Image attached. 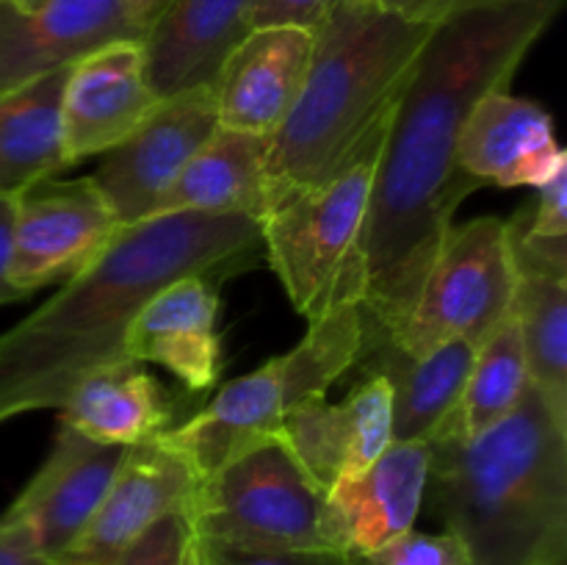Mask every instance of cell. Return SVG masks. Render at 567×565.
<instances>
[{"instance_id": "1", "label": "cell", "mask_w": 567, "mask_h": 565, "mask_svg": "<svg viewBox=\"0 0 567 565\" xmlns=\"http://www.w3.org/2000/svg\"><path fill=\"white\" fill-rule=\"evenodd\" d=\"M565 0H485L435 22L396 105L363 222V352L402 332L457 208L485 188L457 161L487 92L509 89Z\"/></svg>"}, {"instance_id": "2", "label": "cell", "mask_w": 567, "mask_h": 565, "mask_svg": "<svg viewBox=\"0 0 567 565\" xmlns=\"http://www.w3.org/2000/svg\"><path fill=\"white\" fill-rule=\"evenodd\" d=\"M260 255V222L244 214L183 210L122 227L92 266L0 336V424L59 410L89 371L127 360V330L155 291L188 275L221 282Z\"/></svg>"}, {"instance_id": "3", "label": "cell", "mask_w": 567, "mask_h": 565, "mask_svg": "<svg viewBox=\"0 0 567 565\" xmlns=\"http://www.w3.org/2000/svg\"><path fill=\"white\" fill-rule=\"evenodd\" d=\"M430 31L377 0H332L313 28L302 92L269 138V210L330 183L388 136Z\"/></svg>"}, {"instance_id": "4", "label": "cell", "mask_w": 567, "mask_h": 565, "mask_svg": "<svg viewBox=\"0 0 567 565\" xmlns=\"http://www.w3.org/2000/svg\"><path fill=\"white\" fill-rule=\"evenodd\" d=\"M424 502L474 565H567V427L529 386L498 424L441 432Z\"/></svg>"}, {"instance_id": "5", "label": "cell", "mask_w": 567, "mask_h": 565, "mask_svg": "<svg viewBox=\"0 0 567 565\" xmlns=\"http://www.w3.org/2000/svg\"><path fill=\"white\" fill-rule=\"evenodd\" d=\"M360 355V308L336 310L310 321L302 341L286 355L227 382L208 408L166 430L158 441L181 454L194 474L205 480L236 454L277 438L282 419L305 399L327 397V391L354 369Z\"/></svg>"}, {"instance_id": "6", "label": "cell", "mask_w": 567, "mask_h": 565, "mask_svg": "<svg viewBox=\"0 0 567 565\" xmlns=\"http://www.w3.org/2000/svg\"><path fill=\"white\" fill-rule=\"evenodd\" d=\"M382 144L385 138L330 183L282 199L260 219L266 260L308 325L363 308V222Z\"/></svg>"}, {"instance_id": "7", "label": "cell", "mask_w": 567, "mask_h": 565, "mask_svg": "<svg viewBox=\"0 0 567 565\" xmlns=\"http://www.w3.org/2000/svg\"><path fill=\"white\" fill-rule=\"evenodd\" d=\"M324 493L280 438L249 446L199 480L192 530L199 541L244 552L330 548L321 530Z\"/></svg>"}, {"instance_id": "8", "label": "cell", "mask_w": 567, "mask_h": 565, "mask_svg": "<svg viewBox=\"0 0 567 565\" xmlns=\"http://www.w3.org/2000/svg\"><path fill=\"white\" fill-rule=\"evenodd\" d=\"M515 286L507 222L502 216L454 222L393 343L413 358L454 338L480 347L509 316Z\"/></svg>"}, {"instance_id": "9", "label": "cell", "mask_w": 567, "mask_h": 565, "mask_svg": "<svg viewBox=\"0 0 567 565\" xmlns=\"http://www.w3.org/2000/svg\"><path fill=\"white\" fill-rule=\"evenodd\" d=\"M122 225L92 175H50L14 197L9 280L31 297L92 266L120 236Z\"/></svg>"}, {"instance_id": "10", "label": "cell", "mask_w": 567, "mask_h": 565, "mask_svg": "<svg viewBox=\"0 0 567 565\" xmlns=\"http://www.w3.org/2000/svg\"><path fill=\"white\" fill-rule=\"evenodd\" d=\"M219 127L214 86H199L158 100L142 125L103 153L92 181L120 225L133 227L150 219L166 188Z\"/></svg>"}, {"instance_id": "11", "label": "cell", "mask_w": 567, "mask_h": 565, "mask_svg": "<svg viewBox=\"0 0 567 565\" xmlns=\"http://www.w3.org/2000/svg\"><path fill=\"white\" fill-rule=\"evenodd\" d=\"M197 487L199 476L192 465L158 438L127 446L97 513L55 565H114L161 518L192 513Z\"/></svg>"}, {"instance_id": "12", "label": "cell", "mask_w": 567, "mask_h": 565, "mask_svg": "<svg viewBox=\"0 0 567 565\" xmlns=\"http://www.w3.org/2000/svg\"><path fill=\"white\" fill-rule=\"evenodd\" d=\"M142 39L122 0H0V94L66 70L111 42Z\"/></svg>"}, {"instance_id": "13", "label": "cell", "mask_w": 567, "mask_h": 565, "mask_svg": "<svg viewBox=\"0 0 567 565\" xmlns=\"http://www.w3.org/2000/svg\"><path fill=\"white\" fill-rule=\"evenodd\" d=\"M430 443L391 441L365 471L343 476L324 493L327 546L363 563L369 554L413 530L424 504Z\"/></svg>"}, {"instance_id": "14", "label": "cell", "mask_w": 567, "mask_h": 565, "mask_svg": "<svg viewBox=\"0 0 567 565\" xmlns=\"http://www.w3.org/2000/svg\"><path fill=\"white\" fill-rule=\"evenodd\" d=\"M125 454L127 446L89 441L61 427L48 460L6 515L20 521L37 552L55 565L97 513Z\"/></svg>"}, {"instance_id": "15", "label": "cell", "mask_w": 567, "mask_h": 565, "mask_svg": "<svg viewBox=\"0 0 567 565\" xmlns=\"http://www.w3.org/2000/svg\"><path fill=\"white\" fill-rule=\"evenodd\" d=\"M321 493L343 476L360 474L393 441V397L382 377H358L338 404L327 397L299 402L277 432Z\"/></svg>"}, {"instance_id": "16", "label": "cell", "mask_w": 567, "mask_h": 565, "mask_svg": "<svg viewBox=\"0 0 567 565\" xmlns=\"http://www.w3.org/2000/svg\"><path fill=\"white\" fill-rule=\"evenodd\" d=\"M158 105L136 39L111 42L70 66L61 94L66 164L109 153Z\"/></svg>"}, {"instance_id": "17", "label": "cell", "mask_w": 567, "mask_h": 565, "mask_svg": "<svg viewBox=\"0 0 567 565\" xmlns=\"http://www.w3.org/2000/svg\"><path fill=\"white\" fill-rule=\"evenodd\" d=\"M252 31V0H172L138 39L150 89L166 100L214 86Z\"/></svg>"}, {"instance_id": "18", "label": "cell", "mask_w": 567, "mask_h": 565, "mask_svg": "<svg viewBox=\"0 0 567 565\" xmlns=\"http://www.w3.org/2000/svg\"><path fill=\"white\" fill-rule=\"evenodd\" d=\"M313 31L297 25L255 28L230 53L214 83L219 125L271 138L302 92Z\"/></svg>"}, {"instance_id": "19", "label": "cell", "mask_w": 567, "mask_h": 565, "mask_svg": "<svg viewBox=\"0 0 567 565\" xmlns=\"http://www.w3.org/2000/svg\"><path fill=\"white\" fill-rule=\"evenodd\" d=\"M219 280L188 275L147 299L125 336L127 360L158 363L186 386L205 393L221 371Z\"/></svg>"}, {"instance_id": "20", "label": "cell", "mask_w": 567, "mask_h": 565, "mask_svg": "<svg viewBox=\"0 0 567 565\" xmlns=\"http://www.w3.org/2000/svg\"><path fill=\"white\" fill-rule=\"evenodd\" d=\"M457 161L482 186L535 188L567 164V155L543 105L498 89L487 92L465 120Z\"/></svg>"}, {"instance_id": "21", "label": "cell", "mask_w": 567, "mask_h": 565, "mask_svg": "<svg viewBox=\"0 0 567 565\" xmlns=\"http://www.w3.org/2000/svg\"><path fill=\"white\" fill-rule=\"evenodd\" d=\"M474 343L454 338L413 358L393 341L360 355L358 377H382L393 397V441L430 443L457 410L474 363Z\"/></svg>"}, {"instance_id": "22", "label": "cell", "mask_w": 567, "mask_h": 565, "mask_svg": "<svg viewBox=\"0 0 567 565\" xmlns=\"http://www.w3.org/2000/svg\"><path fill=\"white\" fill-rule=\"evenodd\" d=\"M59 413L61 427L89 441L136 446L172 430L175 404L142 363L116 360L78 380Z\"/></svg>"}, {"instance_id": "23", "label": "cell", "mask_w": 567, "mask_h": 565, "mask_svg": "<svg viewBox=\"0 0 567 565\" xmlns=\"http://www.w3.org/2000/svg\"><path fill=\"white\" fill-rule=\"evenodd\" d=\"M266 155L269 138L241 131H219L194 155L177 181L166 188L153 216L183 214H244L260 222L266 205Z\"/></svg>"}, {"instance_id": "24", "label": "cell", "mask_w": 567, "mask_h": 565, "mask_svg": "<svg viewBox=\"0 0 567 565\" xmlns=\"http://www.w3.org/2000/svg\"><path fill=\"white\" fill-rule=\"evenodd\" d=\"M66 72L70 66L0 94V194L6 197L70 170L61 142Z\"/></svg>"}, {"instance_id": "25", "label": "cell", "mask_w": 567, "mask_h": 565, "mask_svg": "<svg viewBox=\"0 0 567 565\" xmlns=\"http://www.w3.org/2000/svg\"><path fill=\"white\" fill-rule=\"evenodd\" d=\"M529 386L567 427V280L518 277L513 308Z\"/></svg>"}, {"instance_id": "26", "label": "cell", "mask_w": 567, "mask_h": 565, "mask_svg": "<svg viewBox=\"0 0 567 565\" xmlns=\"http://www.w3.org/2000/svg\"><path fill=\"white\" fill-rule=\"evenodd\" d=\"M526 388H529V374H526L524 343H520L518 325L513 316H507L476 347L463 397H460L457 410L441 427V432L476 435V432L498 424L518 408Z\"/></svg>"}, {"instance_id": "27", "label": "cell", "mask_w": 567, "mask_h": 565, "mask_svg": "<svg viewBox=\"0 0 567 565\" xmlns=\"http://www.w3.org/2000/svg\"><path fill=\"white\" fill-rule=\"evenodd\" d=\"M360 565H474L465 543L452 532H415L393 537Z\"/></svg>"}, {"instance_id": "28", "label": "cell", "mask_w": 567, "mask_h": 565, "mask_svg": "<svg viewBox=\"0 0 567 565\" xmlns=\"http://www.w3.org/2000/svg\"><path fill=\"white\" fill-rule=\"evenodd\" d=\"M188 537H192V521L186 513H175L150 526L142 537L131 543L116 557L114 565H183Z\"/></svg>"}, {"instance_id": "29", "label": "cell", "mask_w": 567, "mask_h": 565, "mask_svg": "<svg viewBox=\"0 0 567 565\" xmlns=\"http://www.w3.org/2000/svg\"><path fill=\"white\" fill-rule=\"evenodd\" d=\"M203 543L205 565H360L336 548H291V552H244V548Z\"/></svg>"}, {"instance_id": "30", "label": "cell", "mask_w": 567, "mask_h": 565, "mask_svg": "<svg viewBox=\"0 0 567 565\" xmlns=\"http://www.w3.org/2000/svg\"><path fill=\"white\" fill-rule=\"evenodd\" d=\"M332 0H252V25H297L313 31Z\"/></svg>"}, {"instance_id": "31", "label": "cell", "mask_w": 567, "mask_h": 565, "mask_svg": "<svg viewBox=\"0 0 567 565\" xmlns=\"http://www.w3.org/2000/svg\"><path fill=\"white\" fill-rule=\"evenodd\" d=\"M0 565H50L37 552L25 526L6 513L0 515Z\"/></svg>"}, {"instance_id": "32", "label": "cell", "mask_w": 567, "mask_h": 565, "mask_svg": "<svg viewBox=\"0 0 567 565\" xmlns=\"http://www.w3.org/2000/svg\"><path fill=\"white\" fill-rule=\"evenodd\" d=\"M380 6H385L388 11H396L399 17H408L413 22H426V25H435V22L446 20L454 11H463L468 6L485 3V0H377Z\"/></svg>"}, {"instance_id": "33", "label": "cell", "mask_w": 567, "mask_h": 565, "mask_svg": "<svg viewBox=\"0 0 567 565\" xmlns=\"http://www.w3.org/2000/svg\"><path fill=\"white\" fill-rule=\"evenodd\" d=\"M11 219H14V197L0 194V305L22 302L28 294H22L9 280V258H11Z\"/></svg>"}, {"instance_id": "34", "label": "cell", "mask_w": 567, "mask_h": 565, "mask_svg": "<svg viewBox=\"0 0 567 565\" xmlns=\"http://www.w3.org/2000/svg\"><path fill=\"white\" fill-rule=\"evenodd\" d=\"M122 3H125L131 20L136 22V25L142 28V33H144V28H147L150 22H153L155 17H158L161 11H164L166 6L172 3V0H122Z\"/></svg>"}, {"instance_id": "35", "label": "cell", "mask_w": 567, "mask_h": 565, "mask_svg": "<svg viewBox=\"0 0 567 565\" xmlns=\"http://www.w3.org/2000/svg\"><path fill=\"white\" fill-rule=\"evenodd\" d=\"M183 565H205L203 543H199V537L194 535V530H192V537H188L186 554H183Z\"/></svg>"}, {"instance_id": "36", "label": "cell", "mask_w": 567, "mask_h": 565, "mask_svg": "<svg viewBox=\"0 0 567 565\" xmlns=\"http://www.w3.org/2000/svg\"><path fill=\"white\" fill-rule=\"evenodd\" d=\"M17 6H22V9H39V6L44 3V0H14Z\"/></svg>"}, {"instance_id": "37", "label": "cell", "mask_w": 567, "mask_h": 565, "mask_svg": "<svg viewBox=\"0 0 567 565\" xmlns=\"http://www.w3.org/2000/svg\"><path fill=\"white\" fill-rule=\"evenodd\" d=\"M203 559H205V554H203Z\"/></svg>"}]
</instances>
